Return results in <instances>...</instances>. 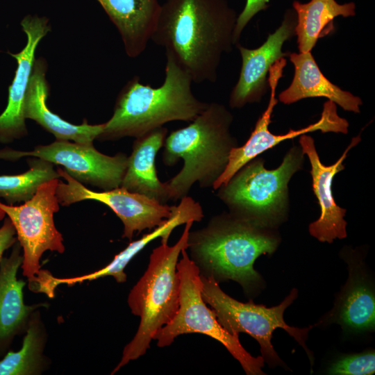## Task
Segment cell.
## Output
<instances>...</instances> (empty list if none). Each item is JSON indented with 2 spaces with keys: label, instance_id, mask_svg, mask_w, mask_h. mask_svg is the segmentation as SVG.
Wrapping results in <instances>:
<instances>
[{
  "label": "cell",
  "instance_id": "19",
  "mask_svg": "<svg viewBox=\"0 0 375 375\" xmlns=\"http://www.w3.org/2000/svg\"><path fill=\"white\" fill-rule=\"evenodd\" d=\"M117 28L127 56L135 58L145 50L158 18V0H97Z\"/></svg>",
  "mask_w": 375,
  "mask_h": 375
},
{
  "label": "cell",
  "instance_id": "10",
  "mask_svg": "<svg viewBox=\"0 0 375 375\" xmlns=\"http://www.w3.org/2000/svg\"><path fill=\"white\" fill-rule=\"evenodd\" d=\"M34 157L60 165L72 178L109 190L121 185L128 165V156L119 153L113 156L97 151L93 144H81L56 140L47 145H38L32 151H17L10 148L0 150V159L16 160Z\"/></svg>",
  "mask_w": 375,
  "mask_h": 375
},
{
  "label": "cell",
  "instance_id": "3",
  "mask_svg": "<svg viewBox=\"0 0 375 375\" xmlns=\"http://www.w3.org/2000/svg\"><path fill=\"white\" fill-rule=\"evenodd\" d=\"M166 53L165 77L158 88L140 83L135 76L119 92L113 114L97 137L101 141L139 138L172 121H193L209 103L192 91L190 74Z\"/></svg>",
  "mask_w": 375,
  "mask_h": 375
},
{
  "label": "cell",
  "instance_id": "12",
  "mask_svg": "<svg viewBox=\"0 0 375 375\" xmlns=\"http://www.w3.org/2000/svg\"><path fill=\"white\" fill-rule=\"evenodd\" d=\"M60 177L56 196L60 205L67 206L73 203L94 200L108 206L124 224L123 238L132 240L133 233H140L145 229L151 230L169 219L175 206H168L146 195L118 188L97 192L69 176L63 169L57 168Z\"/></svg>",
  "mask_w": 375,
  "mask_h": 375
},
{
  "label": "cell",
  "instance_id": "13",
  "mask_svg": "<svg viewBox=\"0 0 375 375\" xmlns=\"http://www.w3.org/2000/svg\"><path fill=\"white\" fill-rule=\"evenodd\" d=\"M297 15L292 8L285 12L281 26L269 34L259 47L251 49L237 44L242 57L239 78L229 98L232 108H241L247 103L259 102L269 88L268 74L272 66L288 56L283 44L295 35Z\"/></svg>",
  "mask_w": 375,
  "mask_h": 375
},
{
  "label": "cell",
  "instance_id": "18",
  "mask_svg": "<svg viewBox=\"0 0 375 375\" xmlns=\"http://www.w3.org/2000/svg\"><path fill=\"white\" fill-rule=\"evenodd\" d=\"M288 56L294 65V74L290 86L278 95L281 103L292 104L303 99L325 97L344 110L360 112L362 103L360 98L342 90L326 78L311 51L291 53Z\"/></svg>",
  "mask_w": 375,
  "mask_h": 375
},
{
  "label": "cell",
  "instance_id": "27",
  "mask_svg": "<svg viewBox=\"0 0 375 375\" xmlns=\"http://www.w3.org/2000/svg\"><path fill=\"white\" fill-rule=\"evenodd\" d=\"M270 0H247L245 6L237 17L233 31V42L238 44L241 33L250 20L260 11L268 8Z\"/></svg>",
  "mask_w": 375,
  "mask_h": 375
},
{
  "label": "cell",
  "instance_id": "17",
  "mask_svg": "<svg viewBox=\"0 0 375 375\" xmlns=\"http://www.w3.org/2000/svg\"><path fill=\"white\" fill-rule=\"evenodd\" d=\"M21 249L19 243L15 242L10 256L0 260V354L8 349L15 335L26 331L33 312L47 306L24 302L26 281L17 278L23 262Z\"/></svg>",
  "mask_w": 375,
  "mask_h": 375
},
{
  "label": "cell",
  "instance_id": "16",
  "mask_svg": "<svg viewBox=\"0 0 375 375\" xmlns=\"http://www.w3.org/2000/svg\"><path fill=\"white\" fill-rule=\"evenodd\" d=\"M47 71V63L44 58H39L35 60L25 95V119L35 121L53 134L56 140L93 144L101 133L103 124L91 125L85 119L81 124L76 125L51 112L47 104L49 89L46 78Z\"/></svg>",
  "mask_w": 375,
  "mask_h": 375
},
{
  "label": "cell",
  "instance_id": "29",
  "mask_svg": "<svg viewBox=\"0 0 375 375\" xmlns=\"http://www.w3.org/2000/svg\"><path fill=\"white\" fill-rule=\"evenodd\" d=\"M5 215V212L1 208H0V220H2L4 218Z\"/></svg>",
  "mask_w": 375,
  "mask_h": 375
},
{
  "label": "cell",
  "instance_id": "9",
  "mask_svg": "<svg viewBox=\"0 0 375 375\" xmlns=\"http://www.w3.org/2000/svg\"><path fill=\"white\" fill-rule=\"evenodd\" d=\"M59 178L41 184L34 195L24 203L15 206L0 201L1 208L12 222L17 241L23 251L21 267L28 278V287L40 271V260L46 251L64 253L62 234L54 223V214L59 210L56 196Z\"/></svg>",
  "mask_w": 375,
  "mask_h": 375
},
{
  "label": "cell",
  "instance_id": "2",
  "mask_svg": "<svg viewBox=\"0 0 375 375\" xmlns=\"http://www.w3.org/2000/svg\"><path fill=\"white\" fill-rule=\"evenodd\" d=\"M279 241L272 228L229 212L212 217L201 229L190 231L187 249L200 274L212 276L218 283L235 281L246 293H251L262 280L253 268L256 258L273 253Z\"/></svg>",
  "mask_w": 375,
  "mask_h": 375
},
{
  "label": "cell",
  "instance_id": "5",
  "mask_svg": "<svg viewBox=\"0 0 375 375\" xmlns=\"http://www.w3.org/2000/svg\"><path fill=\"white\" fill-rule=\"evenodd\" d=\"M193 223L190 220L185 224L181 236L173 246L161 243L153 249L147 270L130 291L128 304L131 312L140 317V325L111 374L144 356L156 333L176 314L181 285L176 265L182 250L188 249Z\"/></svg>",
  "mask_w": 375,
  "mask_h": 375
},
{
  "label": "cell",
  "instance_id": "28",
  "mask_svg": "<svg viewBox=\"0 0 375 375\" xmlns=\"http://www.w3.org/2000/svg\"><path fill=\"white\" fill-rule=\"evenodd\" d=\"M17 242L15 228L8 217L5 219L0 228V260L3 258V252Z\"/></svg>",
  "mask_w": 375,
  "mask_h": 375
},
{
  "label": "cell",
  "instance_id": "14",
  "mask_svg": "<svg viewBox=\"0 0 375 375\" xmlns=\"http://www.w3.org/2000/svg\"><path fill=\"white\" fill-rule=\"evenodd\" d=\"M300 136V147L310 163L312 190L321 210L319 217L309 225L310 234L322 242L332 243L336 238H345L347 222L344 217L346 209L335 203L332 183L335 175L344 169L343 162L351 149L360 141V137L352 138L340 158L334 164L326 166L319 159L314 140L306 134Z\"/></svg>",
  "mask_w": 375,
  "mask_h": 375
},
{
  "label": "cell",
  "instance_id": "22",
  "mask_svg": "<svg viewBox=\"0 0 375 375\" xmlns=\"http://www.w3.org/2000/svg\"><path fill=\"white\" fill-rule=\"evenodd\" d=\"M349 276L334 310V322L354 331H372L375 325L374 289L361 268L349 262Z\"/></svg>",
  "mask_w": 375,
  "mask_h": 375
},
{
  "label": "cell",
  "instance_id": "6",
  "mask_svg": "<svg viewBox=\"0 0 375 375\" xmlns=\"http://www.w3.org/2000/svg\"><path fill=\"white\" fill-rule=\"evenodd\" d=\"M303 158L301 147L294 146L278 167L268 169L264 166V160L256 157L217 189V196L230 212L273 228L286 218L288 183L302 167Z\"/></svg>",
  "mask_w": 375,
  "mask_h": 375
},
{
  "label": "cell",
  "instance_id": "26",
  "mask_svg": "<svg viewBox=\"0 0 375 375\" xmlns=\"http://www.w3.org/2000/svg\"><path fill=\"white\" fill-rule=\"evenodd\" d=\"M374 372V350L342 356L332 363L328 369V374L333 375H370Z\"/></svg>",
  "mask_w": 375,
  "mask_h": 375
},
{
  "label": "cell",
  "instance_id": "7",
  "mask_svg": "<svg viewBox=\"0 0 375 375\" xmlns=\"http://www.w3.org/2000/svg\"><path fill=\"white\" fill-rule=\"evenodd\" d=\"M181 253L182 258L176 265L181 283L179 308L174 318L153 335L157 346L167 347L180 335L204 334L221 342L239 361L247 375L265 374L262 370L263 357L252 356L240 344L239 335L230 333L219 323L213 310L203 299L198 267L190 259L187 249Z\"/></svg>",
  "mask_w": 375,
  "mask_h": 375
},
{
  "label": "cell",
  "instance_id": "21",
  "mask_svg": "<svg viewBox=\"0 0 375 375\" xmlns=\"http://www.w3.org/2000/svg\"><path fill=\"white\" fill-rule=\"evenodd\" d=\"M203 217V212L200 203L192 197L186 196L180 200L179 204L174 206L172 216L154 230L144 235L140 239L133 241L118 254L112 260L101 269L92 273L74 277L75 283L91 281L99 278L111 276L118 283L126 281L127 276L124 269L129 262L149 242L158 238H161V243H167L168 239L177 226L185 224L190 220L200 222Z\"/></svg>",
  "mask_w": 375,
  "mask_h": 375
},
{
  "label": "cell",
  "instance_id": "23",
  "mask_svg": "<svg viewBox=\"0 0 375 375\" xmlns=\"http://www.w3.org/2000/svg\"><path fill=\"white\" fill-rule=\"evenodd\" d=\"M292 7L297 15L295 35L301 53L312 51L319 38L334 31L335 17L356 15L353 2L340 4L335 0H310L303 3L294 1Z\"/></svg>",
  "mask_w": 375,
  "mask_h": 375
},
{
  "label": "cell",
  "instance_id": "4",
  "mask_svg": "<svg viewBox=\"0 0 375 375\" xmlns=\"http://www.w3.org/2000/svg\"><path fill=\"white\" fill-rule=\"evenodd\" d=\"M232 113L222 104L212 102L188 126L172 131L164 142L162 161L174 166L180 159V172L164 182L169 200L188 196L197 183L201 188H212L224 172L231 150L238 147L230 132Z\"/></svg>",
  "mask_w": 375,
  "mask_h": 375
},
{
  "label": "cell",
  "instance_id": "11",
  "mask_svg": "<svg viewBox=\"0 0 375 375\" xmlns=\"http://www.w3.org/2000/svg\"><path fill=\"white\" fill-rule=\"evenodd\" d=\"M286 64V59L282 58L270 68L268 74V85L270 90L268 106L256 122L253 131L244 144L233 147L231 150L226 169L214 183L213 190H216L225 185L246 163L284 140L316 131L322 133L333 132L344 134L348 133L349 122L338 115L336 104L330 100L324 103L320 119L317 122L301 129L290 130L286 134L274 135L269 131L271 117L278 103L276 91L279 80L283 76Z\"/></svg>",
  "mask_w": 375,
  "mask_h": 375
},
{
  "label": "cell",
  "instance_id": "24",
  "mask_svg": "<svg viewBox=\"0 0 375 375\" xmlns=\"http://www.w3.org/2000/svg\"><path fill=\"white\" fill-rule=\"evenodd\" d=\"M47 333L39 310L32 314L18 351H8L0 360V375H38L48 366L44 355Z\"/></svg>",
  "mask_w": 375,
  "mask_h": 375
},
{
  "label": "cell",
  "instance_id": "1",
  "mask_svg": "<svg viewBox=\"0 0 375 375\" xmlns=\"http://www.w3.org/2000/svg\"><path fill=\"white\" fill-rule=\"evenodd\" d=\"M237 17L226 0H165L151 40L192 82L215 83L223 55L233 49Z\"/></svg>",
  "mask_w": 375,
  "mask_h": 375
},
{
  "label": "cell",
  "instance_id": "8",
  "mask_svg": "<svg viewBox=\"0 0 375 375\" xmlns=\"http://www.w3.org/2000/svg\"><path fill=\"white\" fill-rule=\"evenodd\" d=\"M202 283L201 294L206 303L211 306L219 323L233 335L247 333L256 339L260 346L264 360L269 365H280L279 358L271 343L272 333L277 328L285 330L306 349L310 360L312 356L305 344L310 327L298 328L288 326L283 319V313L297 297L294 288L290 294L278 306L267 308L264 305L240 302L224 292L219 283L212 276L200 274Z\"/></svg>",
  "mask_w": 375,
  "mask_h": 375
},
{
  "label": "cell",
  "instance_id": "20",
  "mask_svg": "<svg viewBox=\"0 0 375 375\" xmlns=\"http://www.w3.org/2000/svg\"><path fill=\"white\" fill-rule=\"evenodd\" d=\"M167 128L162 126L137 138L121 185L165 204L169 199L164 183L158 178L156 156L163 147Z\"/></svg>",
  "mask_w": 375,
  "mask_h": 375
},
{
  "label": "cell",
  "instance_id": "25",
  "mask_svg": "<svg viewBox=\"0 0 375 375\" xmlns=\"http://www.w3.org/2000/svg\"><path fill=\"white\" fill-rule=\"evenodd\" d=\"M29 169L22 174L0 175V197L8 205L25 202L35 193L44 182L60 178L53 165L40 158L28 160Z\"/></svg>",
  "mask_w": 375,
  "mask_h": 375
},
{
  "label": "cell",
  "instance_id": "15",
  "mask_svg": "<svg viewBox=\"0 0 375 375\" xmlns=\"http://www.w3.org/2000/svg\"><path fill=\"white\" fill-rule=\"evenodd\" d=\"M27 37L24 48L17 53L10 54L17 62L12 84L8 88V103L0 115V142L10 143L27 134L24 116L25 95L35 62V52L40 40L50 31L49 19L45 17L26 15L21 22Z\"/></svg>",
  "mask_w": 375,
  "mask_h": 375
}]
</instances>
